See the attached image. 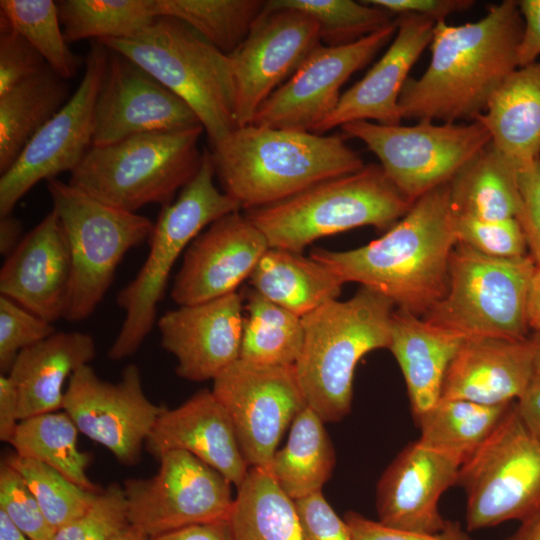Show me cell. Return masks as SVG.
Wrapping results in <instances>:
<instances>
[{"label":"cell","mask_w":540,"mask_h":540,"mask_svg":"<svg viewBox=\"0 0 540 540\" xmlns=\"http://www.w3.org/2000/svg\"><path fill=\"white\" fill-rule=\"evenodd\" d=\"M523 20L515 0L489 7L475 22L435 24L431 58L419 78L409 77L399 97L402 119L472 122L519 67Z\"/></svg>","instance_id":"1"},{"label":"cell","mask_w":540,"mask_h":540,"mask_svg":"<svg viewBox=\"0 0 540 540\" xmlns=\"http://www.w3.org/2000/svg\"><path fill=\"white\" fill-rule=\"evenodd\" d=\"M457 243L447 182L418 198L380 238L347 251L314 249L310 257L345 283L357 282L397 309L425 316L447 293Z\"/></svg>","instance_id":"2"},{"label":"cell","mask_w":540,"mask_h":540,"mask_svg":"<svg viewBox=\"0 0 540 540\" xmlns=\"http://www.w3.org/2000/svg\"><path fill=\"white\" fill-rule=\"evenodd\" d=\"M211 158L223 192L246 211L365 165L339 136L255 124L237 127L211 147Z\"/></svg>","instance_id":"3"},{"label":"cell","mask_w":540,"mask_h":540,"mask_svg":"<svg viewBox=\"0 0 540 540\" xmlns=\"http://www.w3.org/2000/svg\"><path fill=\"white\" fill-rule=\"evenodd\" d=\"M395 305L361 286L348 300H332L302 317L304 340L294 364L307 406L325 423L351 411L353 377L360 359L390 344Z\"/></svg>","instance_id":"4"},{"label":"cell","mask_w":540,"mask_h":540,"mask_svg":"<svg viewBox=\"0 0 540 540\" xmlns=\"http://www.w3.org/2000/svg\"><path fill=\"white\" fill-rule=\"evenodd\" d=\"M97 42L128 58L185 101L211 147L238 127L229 56L181 20L157 17L131 37Z\"/></svg>","instance_id":"5"},{"label":"cell","mask_w":540,"mask_h":540,"mask_svg":"<svg viewBox=\"0 0 540 540\" xmlns=\"http://www.w3.org/2000/svg\"><path fill=\"white\" fill-rule=\"evenodd\" d=\"M413 203L380 164H369L245 215L263 233L269 248L302 253L317 239L357 227L387 231Z\"/></svg>","instance_id":"6"},{"label":"cell","mask_w":540,"mask_h":540,"mask_svg":"<svg viewBox=\"0 0 540 540\" xmlns=\"http://www.w3.org/2000/svg\"><path fill=\"white\" fill-rule=\"evenodd\" d=\"M211 151L204 149L198 171L173 202L162 207L149 237V253L135 278L117 295L125 311L121 329L108 350L111 360L130 356L151 332L171 269L201 231L241 209L214 184Z\"/></svg>","instance_id":"7"},{"label":"cell","mask_w":540,"mask_h":540,"mask_svg":"<svg viewBox=\"0 0 540 540\" xmlns=\"http://www.w3.org/2000/svg\"><path fill=\"white\" fill-rule=\"evenodd\" d=\"M201 125L177 131L134 135L92 146L71 172L69 184L117 209L169 204L199 169Z\"/></svg>","instance_id":"8"},{"label":"cell","mask_w":540,"mask_h":540,"mask_svg":"<svg viewBox=\"0 0 540 540\" xmlns=\"http://www.w3.org/2000/svg\"><path fill=\"white\" fill-rule=\"evenodd\" d=\"M536 267L529 254L495 258L457 243L447 293L424 319L467 338L527 339V304Z\"/></svg>","instance_id":"9"},{"label":"cell","mask_w":540,"mask_h":540,"mask_svg":"<svg viewBox=\"0 0 540 540\" xmlns=\"http://www.w3.org/2000/svg\"><path fill=\"white\" fill-rule=\"evenodd\" d=\"M53 211L67 236L72 276L63 318H88L112 284L125 254L149 239L145 216L107 205L56 178L47 181Z\"/></svg>","instance_id":"10"},{"label":"cell","mask_w":540,"mask_h":540,"mask_svg":"<svg viewBox=\"0 0 540 540\" xmlns=\"http://www.w3.org/2000/svg\"><path fill=\"white\" fill-rule=\"evenodd\" d=\"M457 485L466 495V530L521 521L540 508V440L515 402L488 438L463 462Z\"/></svg>","instance_id":"11"},{"label":"cell","mask_w":540,"mask_h":540,"mask_svg":"<svg viewBox=\"0 0 540 540\" xmlns=\"http://www.w3.org/2000/svg\"><path fill=\"white\" fill-rule=\"evenodd\" d=\"M341 129L361 140L377 156L389 180L412 202L449 182L491 141L489 131L478 120H424L415 125L355 121Z\"/></svg>","instance_id":"12"},{"label":"cell","mask_w":540,"mask_h":540,"mask_svg":"<svg viewBox=\"0 0 540 540\" xmlns=\"http://www.w3.org/2000/svg\"><path fill=\"white\" fill-rule=\"evenodd\" d=\"M158 460L154 476L124 481L131 525L154 538L229 519L235 500L233 484L220 472L183 450H170Z\"/></svg>","instance_id":"13"},{"label":"cell","mask_w":540,"mask_h":540,"mask_svg":"<svg viewBox=\"0 0 540 540\" xmlns=\"http://www.w3.org/2000/svg\"><path fill=\"white\" fill-rule=\"evenodd\" d=\"M211 391L227 412L250 468H268L284 432L307 407L294 365L239 358L213 379Z\"/></svg>","instance_id":"14"},{"label":"cell","mask_w":540,"mask_h":540,"mask_svg":"<svg viewBox=\"0 0 540 540\" xmlns=\"http://www.w3.org/2000/svg\"><path fill=\"white\" fill-rule=\"evenodd\" d=\"M109 50L97 41L85 59L84 76L65 105L30 139L0 178V217L37 183L72 172L92 147L95 105Z\"/></svg>","instance_id":"15"},{"label":"cell","mask_w":540,"mask_h":540,"mask_svg":"<svg viewBox=\"0 0 540 540\" xmlns=\"http://www.w3.org/2000/svg\"><path fill=\"white\" fill-rule=\"evenodd\" d=\"M62 409L79 432L108 449L120 463L134 465L165 407L148 399L140 370L130 363L116 383L99 378L88 364L81 366L69 378Z\"/></svg>","instance_id":"16"},{"label":"cell","mask_w":540,"mask_h":540,"mask_svg":"<svg viewBox=\"0 0 540 540\" xmlns=\"http://www.w3.org/2000/svg\"><path fill=\"white\" fill-rule=\"evenodd\" d=\"M322 45L319 26L303 11L266 5L229 56L238 127L252 123L264 101Z\"/></svg>","instance_id":"17"},{"label":"cell","mask_w":540,"mask_h":540,"mask_svg":"<svg viewBox=\"0 0 540 540\" xmlns=\"http://www.w3.org/2000/svg\"><path fill=\"white\" fill-rule=\"evenodd\" d=\"M396 31L395 19L392 24L353 43L320 45L264 101L251 124L314 132L336 108L343 84L368 64Z\"/></svg>","instance_id":"18"},{"label":"cell","mask_w":540,"mask_h":540,"mask_svg":"<svg viewBox=\"0 0 540 540\" xmlns=\"http://www.w3.org/2000/svg\"><path fill=\"white\" fill-rule=\"evenodd\" d=\"M199 125L185 101L128 58L109 50L95 105L92 146Z\"/></svg>","instance_id":"19"},{"label":"cell","mask_w":540,"mask_h":540,"mask_svg":"<svg viewBox=\"0 0 540 540\" xmlns=\"http://www.w3.org/2000/svg\"><path fill=\"white\" fill-rule=\"evenodd\" d=\"M269 249L263 233L239 211L214 221L184 252L171 298L195 305L237 292Z\"/></svg>","instance_id":"20"},{"label":"cell","mask_w":540,"mask_h":540,"mask_svg":"<svg viewBox=\"0 0 540 540\" xmlns=\"http://www.w3.org/2000/svg\"><path fill=\"white\" fill-rule=\"evenodd\" d=\"M463 459L419 439L391 461L376 485L378 521L425 533L441 531L447 520L439 510L445 491L457 485Z\"/></svg>","instance_id":"21"},{"label":"cell","mask_w":540,"mask_h":540,"mask_svg":"<svg viewBox=\"0 0 540 540\" xmlns=\"http://www.w3.org/2000/svg\"><path fill=\"white\" fill-rule=\"evenodd\" d=\"M243 296L233 292L207 302L179 306L157 322L162 347L177 360L176 374L186 380H213L239 359Z\"/></svg>","instance_id":"22"},{"label":"cell","mask_w":540,"mask_h":540,"mask_svg":"<svg viewBox=\"0 0 540 540\" xmlns=\"http://www.w3.org/2000/svg\"><path fill=\"white\" fill-rule=\"evenodd\" d=\"M396 24L397 31L383 56L341 95L334 111L313 133L324 135L355 121L401 124V91L411 68L430 45L436 22L420 15L402 14L396 16Z\"/></svg>","instance_id":"23"},{"label":"cell","mask_w":540,"mask_h":540,"mask_svg":"<svg viewBox=\"0 0 540 540\" xmlns=\"http://www.w3.org/2000/svg\"><path fill=\"white\" fill-rule=\"evenodd\" d=\"M71 276L67 236L52 210L6 257L0 295L53 323L64 316Z\"/></svg>","instance_id":"24"},{"label":"cell","mask_w":540,"mask_h":540,"mask_svg":"<svg viewBox=\"0 0 540 540\" xmlns=\"http://www.w3.org/2000/svg\"><path fill=\"white\" fill-rule=\"evenodd\" d=\"M145 446L156 459L170 450L189 452L237 488L250 468L227 412L208 389L198 391L176 408H165Z\"/></svg>","instance_id":"25"},{"label":"cell","mask_w":540,"mask_h":540,"mask_svg":"<svg viewBox=\"0 0 540 540\" xmlns=\"http://www.w3.org/2000/svg\"><path fill=\"white\" fill-rule=\"evenodd\" d=\"M535 375L529 337H469L447 370L441 398L483 405L517 401Z\"/></svg>","instance_id":"26"},{"label":"cell","mask_w":540,"mask_h":540,"mask_svg":"<svg viewBox=\"0 0 540 540\" xmlns=\"http://www.w3.org/2000/svg\"><path fill=\"white\" fill-rule=\"evenodd\" d=\"M466 338L411 312L394 310L388 349L402 371L415 418L440 400L449 365Z\"/></svg>","instance_id":"27"},{"label":"cell","mask_w":540,"mask_h":540,"mask_svg":"<svg viewBox=\"0 0 540 540\" xmlns=\"http://www.w3.org/2000/svg\"><path fill=\"white\" fill-rule=\"evenodd\" d=\"M95 356L94 339L79 331L55 332L22 350L7 374L18 392L19 420L62 408L65 381Z\"/></svg>","instance_id":"28"},{"label":"cell","mask_w":540,"mask_h":540,"mask_svg":"<svg viewBox=\"0 0 540 540\" xmlns=\"http://www.w3.org/2000/svg\"><path fill=\"white\" fill-rule=\"evenodd\" d=\"M476 120L517 167L540 158V59L518 67Z\"/></svg>","instance_id":"29"},{"label":"cell","mask_w":540,"mask_h":540,"mask_svg":"<svg viewBox=\"0 0 540 540\" xmlns=\"http://www.w3.org/2000/svg\"><path fill=\"white\" fill-rule=\"evenodd\" d=\"M249 282L265 298L299 317L336 300L345 284L323 263L279 248L263 254Z\"/></svg>","instance_id":"30"},{"label":"cell","mask_w":540,"mask_h":540,"mask_svg":"<svg viewBox=\"0 0 540 540\" xmlns=\"http://www.w3.org/2000/svg\"><path fill=\"white\" fill-rule=\"evenodd\" d=\"M453 214L480 220L516 218L517 166L491 141L449 181Z\"/></svg>","instance_id":"31"},{"label":"cell","mask_w":540,"mask_h":540,"mask_svg":"<svg viewBox=\"0 0 540 540\" xmlns=\"http://www.w3.org/2000/svg\"><path fill=\"white\" fill-rule=\"evenodd\" d=\"M336 463L325 422L310 407L293 420L286 445L266 468L293 501L322 490Z\"/></svg>","instance_id":"32"},{"label":"cell","mask_w":540,"mask_h":540,"mask_svg":"<svg viewBox=\"0 0 540 540\" xmlns=\"http://www.w3.org/2000/svg\"><path fill=\"white\" fill-rule=\"evenodd\" d=\"M68 90L48 66L0 96V172L16 161L30 139L65 105Z\"/></svg>","instance_id":"33"},{"label":"cell","mask_w":540,"mask_h":540,"mask_svg":"<svg viewBox=\"0 0 540 540\" xmlns=\"http://www.w3.org/2000/svg\"><path fill=\"white\" fill-rule=\"evenodd\" d=\"M228 522L234 540H302L294 501L265 468H249Z\"/></svg>","instance_id":"34"},{"label":"cell","mask_w":540,"mask_h":540,"mask_svg":"<svg viewBox=\"0 0 540 540\" xmlns=\"http://www.w3.org/2000/svg\"><path fill=\"white\" fill-rule=\"evenodd\" d=\"M245 301L240 359L264 365L292 366L304 340L302 317L268 300L253 288Z\"/></svg>","instance_id":"35"},{"label":"cell","mask_w":540,"mask_h":540,"mask_svg":"<svg viewBox=\"0 0 540 540\" xmlns=\"http://www.w3.org/2000/svg\"><path fill=\"white\" fill-rule=\"evenodd\" d=\"M75 423L65 412H48L20 420L10 443L15 453L54 468L77 485L100 492L87 476L90 455L79 449Z\"/></svg>","instance_id":"36"},{"label":"cell","mask_w":540,"mask_h":540,"mask_svg":"<svg viewBox=\"0 0 540 540\" xmlns=\"http://www.w3.org/2000/svg\"><path fill=\"white\" fill-rule=\"evenodd\" d=\"M512 403L491 406L440 398L431 409L415 418L420 429L418 439L457 455L464 462L493 432Z\"/></svg>","instance_id":"37"},{"label":"cell","mask_w":540,"mask_h":540,"mask_svg":"<svg viewBox=\"0 0 540 540\" xmlns=\"http://www.w3.org/2000/svg\"><path fill=\"white\" fill-rule=\"evenodd\" d=\"M57 8L67 43L128 38L159 17L157 0H64Z\"/></svg>","instance_id":"38"},{"label":"cell","mask_w":540,"mask_h":540,"mask_svg":"<svg viewBox=\"0 0 540 540\" xmlns=\"http://www.w3.org/2000/svg\"><path fill=\"white\" fill-rule=\"evenodd\" d=\"M263 0H157L158 16L181 20L226 55L245 40Z\"/></svg>","instance_id":"39"},{"label":"cell","mask_w":540,"mask_h":540,"mask_svg":"<svg viewBox=\"0 0 540 540\" xmlns=\"http://www.w3.org/2000/svg\"><path fill=\"white\" fill-rule=\"evenodd\" d=\"M0 14L43 57L61 79L76 74L81 59L68 47L61 30L57 2L52 0H1Z\"/></svg>","instance_id":"40"},{"label":"cell","mask_w":540,"mask_h":540,"mask_svg":"<svg viewBox=\"0 0 540 540\" xmlns=\"http://www.w3.org/2000/svg\"><path fill=\"white\" fill-rule=\"evenodd\" d=\"M266 5L294 8L310 15L319 26L321 43L325 46L353 43L396 19L365 0H269Z\"/></svg>","instance_id":"41"},{"label":"cell","mask_w":540,"mask_h":540,"mask_svg":"<svg viewBox=\"0 0 540 540\" xmlns=\"http://www.w3.org/2000/svg\"><path fill=\"white\" fill-rule=\"evenodd\" d=\"M4 461L21 474L55 530L86 513L101 492L87 490L47 464L16 453Z\"/></svg>","instance_id":"42"},{"label":"cell","mask_w":540,"mask_h":540,"mask_svg":"<svg viewBox=\"0 0 540 540\" xmlns=\"http://www.w3.org/2000/svg\"><path fill=\"white\" fill-rule=\"evenodd\" d=\"M129 524L124 489L112 483L86 513L57 529L50 540H106Z\"/></svg>","instance_id":"43"},{"label":"cell","mask_w":540,"mask_h":540,"mask_svg":"<svg viewBox=\"0 0 540 540\" xmlns=\"http://www.w3.org/2000/svg\"><path fill=\"white\" fill-rule=\"evenodd\" d=\"M454 226L458 243L486 256L515 258L528 254L526 240L516 218L487 221L454 215Z\"/></svg>","instance_id":"44"},{"label":"cell","mask_w":540,"mask_h":540,"mask_svg":"<svg viewBox=\"0 0 540 540\" xmlns=\"http://www.w3.org/2000/svg\"><path fill=\"white\" fill-rule=\"evenodd\" d=\"M0 510L32 540H50L56 531L21 474L6 461L0 466Z\"/></svg>","instance_id":"45"},{"label":"cell","mask_w":540,"mask_h":540,"mask_svg":"<svg viewBox=\"0 0 540 540\" xmlns=\"http://www.w3.org/2000/svg\"><path fill=\"white\" fill-rule=\"evenodd\" d=\"M52 323L0 295V369L8 374L17 355L55 333Z\"/></svg>","instance_id":"46"},{"label":"cell","mask_w":540,"mask_h":540,"mask_svg":"<svg viewBox=\"0 0 540 540\" xmlns=\"http://www.w3.org/2000/svg\"><path fill=\"white\" fill-rule=\"evenodd\" d=\"M45 67L39 52L0 14V96Z\"/></svg>","instance_id":"47"},{"label":"cell","mask_w":540,"mask_h":540,"mask_svg":"<svg viewBox=\"0 0 540 540\" xmlns=\"http://www.w3.org/2000/svg\"><path fill=\"white\" fill-rule=\"evenodd\" d=\"M519 209L516 216L529 255L540 266V158L517 167Z\"/></svg>","instance_id":"48"},{"label":"cell","mask_w":540,"mask_h":540,"mask_svg":"<svg viewBox=\"0 0 540 540\" xmlns=\"http://www.w3.org/2000/svg\"><path fill=\"white\" fill-rule=\"evenodd\" d=\"M302 540H352L345 519H341L322 491L294 501Z\"/></svg>","instance_id":"49"},{"label":"cell","mask_w":540,"mask_h":540,"mask_svg":"<svg viewBox=\"0 0 540 540\" xmlns=\"http://www.w3.org/2000/svg\"><path fill=\"white\" fill-rule=\"evenodd\" d=\"M352 540H476L458 521L447 520L445 527L436 533L398 529L386 526L363 515L348 511L344 515Z\"/></svg>","instance_id":"50"},{"label":"cell","mask_w":540,"mask_h":540,"mask_svg":"<svg viewBox=\"0 0 540 540\" xmlns=\"http://www.w3.org/2000/svg\"><path fill=\"white\" fill-rule=\"evenodd\" d=\"M366 3L384 9L393 16L415 14L434 20L445 21L451 14L462 12L473 5L470 0H365Z\"/></svg>","instance_id":"51"},{"label":"cell","mask_w":540,"mask_h":540,"mask_svg":"<svg viewBox=\"0 0 540 540\" xmlns=\"http://www.w3.org/2000/svg\"><path fill=\"white\" fill-rule=\"evenodd\" d=\"M523 31L518 47L519 67L540 58V0H519Z\"/></svg>","instance_id":"52"},{"label":"cell","mask_w":540,"mask_h":540,"mask_svg":"<svg viewBox=\"0 0 540 540\" xmlns=\"http://www.w3.org/2000/svg\"><path fill=\"white\" fill-rule=\"evenodd\" d=\"M17 389L7 374L0 375V440L10 443L20 422Z\"/></svg>","instance_id":"53"},{"label":"cell","mask_w":540,"mask_h":540,"mask_svg":"<svg viewBox=\"0 0 540 540\" xmlns=\"http://www.w3.org/2000/svg\"><path fill=\"white\" fill-rule=\"evenodd\" d=\"M150 540H234L227 521L197 524L159 535Z\"/></svg>","instance_id":"54"},{"label":"cell","mask_w":540,"mask_h":540,"mask_svg":"<svg viewBox=\"0 0 540 540\" xmlns=\"http://www.w3.org/2000/svg\"><path fill=\"white\" fill-rule=\"evenodd\" d=\"M515 407L527 430L540 440V376L534 375Z\"/></svg>","instance_id":"55"},{"label":"cell","mask_w":540,"mask_h":540,"mask_svg":"<svg viewBox=\"0 0 540 540\" xmlns=\"http://www.w3.org/2000/svg\"><path fill=\"white\" fill-rule=\"evenodd\" d=\"M22 224L12 214L0 217V253L6 257L21 241Z\"/></svg>","instance_id":"56"},{"label":"cell","mask_w":540,"mask_h":540,"mask_svg":"<svg viewBox=\"0 0 540 540\" xmlns=\"http://www.w3.org/2000/svg\"><path fill=\"white\" fill-rule=\"evenodd\" d=\"M528 325L533 332L540 333V266L534 272L527 304Z\"/></svg>","instance_id":"57"},{"label":"cell","mask_w":540,"mask_h":540,"mask_svg":"<svg viewBox=\"0 0 540 540\" xmlns=\"http://www.w3.org/2000/svg\"><path fill=\"white\" fill-rule=\"evenodd\" d=\"M506 540H540V508L522 519Z\"/></svg>","instance_id":"58"},{"label":"cell","mask_w":540,"mask_h":540,"mask_svg":"<svg viewBox=\"0 0 540 540\" xmlns=\"http://www.w3.org/2000/svg\"><path fill=\"white\" fill-rule=\"evenodd\" d=\"M0 540H32L0 510Z\"/></svg>","instance_id":"59"},{"label":"cell","mask_w":540,"mask_h":540,"mask_svg":"<svg viewBox=\"0 0 540 540\" xmlns=\"http://www.w3.org/2000/svg\"><path fill=\"white\" fill-rule=\"evenodd\" d=\"M106 540H150V538L140 529L129 524Z\"/></svg>","instance_id":"60"},{"label":"cell","mask_w":540,"mask_h":540,"mask_svg":"<svg viewBox=\"0 0 540 540\" xmlns=\"http://www.w3.org/2000/svg\"><path fill=\"white\" fill-rule=\"evenodd\" d=\"M529 340L533 350L535 375L540 376V333L533 332L529 335Z\"/></svg>","instance_id":"61"}]
</instances>
